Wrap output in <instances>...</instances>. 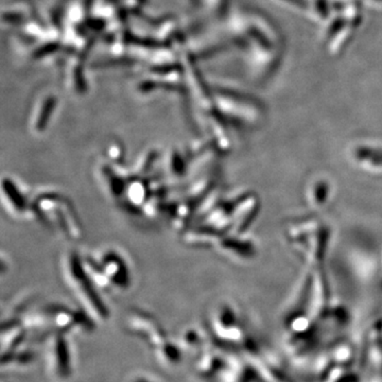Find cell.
I'll return each mask as SVG.
<instances>
[{"label":"cell","mask_w":382,"mask_h":382,"mask_svg":"<svg viewBox=\"0 0 382 382\" xmlns=\"http://www.w3.org/2000/svg\"><path fill=\"white\" fill-rule=\"evenodd\" d=\"M30 210L46 225L68 239L78 240L81 237L82 227L77 212L63 194L54 191H42L31 201Z\"/></svg>","instance_id":"1"},{"label":"cell","mask_w":382,"mask_h":382,"mask_svg":"<svg viewBox=\"0 0 382 382\" xmlns=\"http://www.w3.org/2000/svg\"><path fill=\"white\" fill-rule=\"evenodd\" d=\"M64 278L80 301L97 319L107 317V309L95 292V284L85 269L83 258L75 251H68L63 258Z\"/></svg>","instance_id":"2"},{"label":"cell","mask_w":382,"mask_h":382,"mask_svg":"<svg viewBox=\"0 0 382 382\" xmlns=\"http://www.w3.org/2000/svg\"><path fill=\"white\" fill-rule=\"evenodd\" d=\"M85 269L95 286L104 290L126 289L130 286V268L126 259L114 249L101 253L100 258L87 256L83 258Z\"/></svg>","instance_id":"3"},{"label":"cell","mask_w":382,"mask_h":382,"mask_svg":"<svg viewBox=\"0 0 382 382\" xmlns=\"http://www.w3.org/2000/svg\"><path fill=\"white\" fill-rule=\"evenodd\" d=\"M1 194L8 212L14 217H23L30 208L26 194H23L19 185L12 177H3L1 183Z\"/></svg>","instance_id":"4"},{"label":"cell","mask_w":382,"mask_h":382,"mask_svg":"<svg viewBox=\"0 0 382 382\" xmlns=\"http://www.w3.org/2000/svg\"><path fill=\"white\" fill-rule=\"evenodd\" d=\"M194 161L192 152L188 154L187 152L181 151L180 149L172 150L167 159L169 175L175 180H181L188 172Z\"/></svg>","instance_id":"5"},{"label":"cell","mask_w":382,"mask_h":382,"mask_svg":"<svg viewBox=\"0 0 382 382\" xmlns=\"http://www.w3.org/2000/svg\"><path fill=\"white\" fill-rule=\"evenodd\" d=\"M106 152L107 157H109L111 163H122L120 161L124 157V151H122V146H120L119 142H112V144H110Z\"/></svg>","instance_id":"6"}]
</instances>
